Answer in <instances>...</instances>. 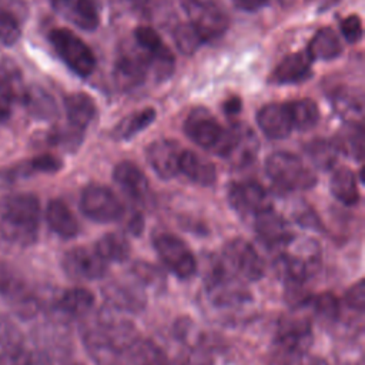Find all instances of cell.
<instances>
[{
    "instance_id": "6da1fadb",
    "label": "cell",
    "mask_w": 365,
    "mask_h": 365,
    "mask_svg": "<svg viewBox=\"0 0 365 365\" xmlns=\"http://www.w3.org/2000/svg\"><path fill=\"white\" fill-rule=\"evenodd\" d=\"M40 202L33 194H14L0 201V228L13 242L29 245L36 241Z\"/></svg>"
},
{
    "instance_id": "7a4b0ae2",
    "label": "cell",
    "mask_w": 365,
    "mask_h": 365,
    "mask_svg": "<svg viewBox=\"0 0 365 365\" xmlns=\"http://www.w3.org/2000/svg\"><path fill=\"white\" fill-rule=\"evenodd\" d=\"M265 171L275 187L282 191L309 190L317 184L314 171L301 157L288 151L272 153L265 160Z\"/></svg>"
},
{
    "instance_id": "3957f363",
    "label": "cell",
    "mask_w": 365,
    "mask_h": 365,
    "mask_svg": "<svg viewBox=\"0 0 365 365\" xmlns=\"http://www.w3.org/2000/svg\"><path fill=\"white\" fill-rule=\"evenodd\" d=\"M278 264L287 284H304L319 268V245L312 240L295 242L292 238L285 245V251L281 254Z\"/></svg>"
},
{
    "instance_id": "277c9868",
    "label": "cell",
    "mask_w": 365,
    "mask_h": 365,
    "mask_svg": "<svg viewBox=\"0 0 365 365\" xmlns=\"http://www.w3.org/2000/svg\"><path fill=\"white\" fill-rule=\"evenodd\" d=\"M50 43L67 67L80 77H88L96 68V57L91 48L71 30L54 29Z\"/></svg>"
},
{
    "instance_id": "5b68a950",
    "label": "cell",
    "mask_w": 365,
    "mask_h": 365,
    "mask_svg": "<svg viewBox=\"0 0 365 365\" xmlns=\"http://www.w3.org/2000/svg\"><path fill=\"white\" fill-rule=\"evenodd\" d=\"M184 131L191 141L204 150L222 154L228 128H224L208 108H192L185 118Z\"/></svg>"
},
{
    "instance_id": "8992f818",
    "label": "cell",
    "mask_w": 365,
    "mask_h": 365,
    "mask_svg": "<svg viewBox=\"0 0 365 365\" xmlns=\"http://www.w3.org/2000/svg\"><path fill=\"white\" fill-rule=\"evenodd\" d=\"M184 10L202 41L218 38L228 29V16L214 0H184Z\"/></svg>"
},
{
    "instance_id": "52a82bcc",
    "label": "cell",
    "mask_w": 365,
    "mask_h": 365,
    "mask_svg": "<svg viewBox=\"0 0 365 365\" xmlns=\"http://www.w3.org/2000/svg\"><path fill=\"white\" fill-rule=\"evenodd\" d=\"M154 248L163 264L177 278L187 279L197 272L195 257L180 237L170 232L158 234L154 238Z\"/></svg>"
},
{
    "instance_id": "ba28073f",
    "label": "cell",
    "mask_w": 365,
    "mask_h": 365,
    "mask_svg": "<svg viewBox=\"0 0 365 365\" xmlns=\"http://www.w3.org/2000/svg\"><path fill=\"white\" fill-rule=\"evenodd\" d=\"M80 208L87 218L101 224L117 221L124 214V207L118 197L100 184H90L83 190Z\"/></svg>"
},
{
    "instance_id": "9c48e42d",
    "label": "cell",
    "mask_w": 365,
    "mask_h": 365,
    "mask_svg": "<svg viewBox=\"0 0 365 365\" xmlns=\"http://www.w3.org/2000/svg\"><path fill=\"white\" fill-rule=\"evenodd\" d=\"M222 262L241 279L258 281L264 277L262 258L244 238H234L225 244L222 251Z\"/></svg>"
},
{
    "instance_id": "30bf717a",
    "label": "cell",
    "mask_w": 365,
    "mask_h": 365,
    "mask_svg": "<svg viewBox=\"0 0 365 365\" xmlns=\"http://www.w3.org/2000/svg\"><path fill=\"white\" fill-rule=\"evenodd\" d=\"M134 38L137 46L143 50L141 53L147 57L148 67L154 70L157 78L164 80L170 77L174 68V56L164 44L160 34L148 26H140L134 30Z\"/></svg>"
},
{
    "instance_id": "8fae6325",
    "label": "cell",
    "mask_w": 365,
    "mask_h": 365,
    "mask_svg": "<svg viewBox=\"0 0 365 365\" xmlns=\"http://www.w3.org/2000/svg\"><path fill=\"white\" fill-rule=\"evenodd\" d=\"M228 202L240 215H258L272 208L268 191L255 181H235L228 185Z\"/></svg>"
},
{
    "instance_id": "7c38bea8",
    "label": "cell",
    "mask_w": 365,
    "mask_h": 365,
    "mask_svg": "<svg viewBox=\"0 0 365 365\" xmlns=\"http://www.w3.org/2000/svg\"><path fill=\"white\" fill-rule=\"evenodd\" d=\"M61 264L66 274L78 281L100 279L107 272V262L98 255L94 247H74L68 250Z\"/></svg>"
},
{
    "instance_id": "4fadbf2b",
    "label": "cell",
    "mask_w": 365,
    "mask_h": 365,
    "mask_svg": "<svg viewBox=\"0 0 365 365\" xmlns=\"http://www.w3.org/2000/svg\"><path fill=\"white\" fill-rule=\"evenodd\" d=\"M101 294L108 307L118 312L138 314L147 305L145 291L135 279L110 281L101 288Z\"/></svg>"
},
{
    "instance_id": "5bb4252c",
    "label": "cell",
    "mask_w": 365,
    "mask_h": 365,
    "mask_svg": "<svg viewBox=\"0 0 365 365\" xmlns=\"http://www.w3.org/2000/svg\"><path fill=\"white\" fill-rule=\"evenodd\" d=\"M184 148L170 138L155 140L147 148V161L154 173L164 178H173L180 173V158Z\"/></svg>"
},
{
    "instance_id": "9a60e30c",
    "label": "cell",
    "mask_w": 365,
    "mask_h": 365,
    "mask_svg": "<svg viewBox=\"0 0 365 365\" xmlns=\"http://www.w3.org/2000/svg\"><path fill=\"white\" fill-rule=\"evenodd\" d=\"M258 147V138L254 131L247 125L237 124L228 128V145L224 158L234 165L242 167L257 157Z\"/></svg>"
},
{
    "instance_id": "2e32d148",
    "label": "cell",
    "mask_w": 365,
    "mask_h": 365,
    "mask_svg": "<svg viewBox=\"0 0 365 365\" xmlns=\"http://www.w3.org/2000/svg\"><path fill=\"white\" fill-rule=\"evenodd\" d=\"M312 341L309 322L304 319L287 321L281 325L277 335V345L279 351L289 356V361L307 354Z\"/></svg>"
},
{
    "instance_id": "e0dca14e",
    "label": "cell",
    "mask_w": 365,
    "mask_h": 365,
    "mask_svg": "<svg viewBox=\"0 0 365 365\" xmlns=\"http://www.w3.org/2000/svg\"><path fill=\"white\" fill-rule=\"evenodd\" d=\"M254 227L258 238L268 247H285L294 238L288 222L272 208L255 215Z\"/></svg>"
},
{
    "instance_id": "ac0fdd59",
    "label": "cell",
    "mask_w": 365,
    "mask_h": 365,
    "mask_svg": "<svg viewBox=\"0 0 365 365\" xmlns=\"http://www.w3.org/2000/svg\"><path fill=\"white\" fill-rule=\"evenodd\" d=\"M51 6L61 17L83 30H96L100 24L94 0H51Z\"/></svg>"
},
{
    "instance_id": "d6986e66",
    "label": "cell",
    "mask_w": 365,
    "mask_h": 365,
    "mask_svg": "<svg viewBox=\"0 0 365 365\" xmlns=\"http://www.w3.org/2000/svg\"><path fill=\"white\" fill-rule=\"evenodd\" d=\"M83 342L96 365H130L127 354L111 344L96 327L84 331Z\"/></svg>"
},
{
    "instance_id": "ffe728a7",
    "label": "cell",
    "mask_w": 365,
    "mask_h": 365,
    "mask_svg": "<svg viewBox=\"0 0 365 365\" xmlns=\"http://www.w3.org/2000/svg\"><path fill=\"white\" fill-rule=\"evenodd\" d=\"M148 68V60L141 51L124 53L115 61L113 77L118 87L131 90L144 83Z\"/></svg>"
},
{
    "instance_id": "44dd1931",
    "label": "cell",
    "mask_w": 365,
    "mask_h": 365,
    "mask_svg": "<svg viewBox=\"0 0 365 365\" xmlns=\"http://www.w3.org/2000/svg\"><path fill=\"white\" fill-rule=\"evenodd\" d=\"M257 123L261 131L272 140H282L292 131V121L285 103H269L261 107Z\"/></svg>"
},
{
    "instance_id": "7402d4cb",
    "label": "cell",
    "mask_w": 365,
    "mask_h": 365,
    "mask_svg": "<svg viewBox=\"0 0 365 365\" xmlns=\"http://www.w3.org/2000/svg\"><path fill=\"white\" fill-rule=\"evenodd\" d=\"M311 66L312 58L308 56L307 50L288 54L272 70L269 76V83L277 86L302 83L311 76Z\"/></svg>"
},
{
    "instance_id": "603a6c76",
    "label": "cell",
    "mask_w": 365,
    "mask_h": 365,
    "mask_svg": "<svg viewBox=\"0 0 365 365\" xmlns=\"http://www.w3.org/2000/svg\"><path fill=\"white\" fill-rule=\"evenodd\" d=\"M113 180L133 201H143L148 195V181L143 170L133 161H121L113 170Z\"/></svg>"
},
{
    "instance_id": "cb8c5ba5",
    "label": "cell",
    "mask_w": 365,
    "mask_h": 365,
    "mask_svg": "<svg viewBox=\"0 0 365 365\" xmlns=\"http://www.w3.org/2000/svg\"><path fill=\"white\" fill-rule=\"evenodd\" d=\"M180 173L198 185H212L217 170L211 160L192 150H184L180 158Z\"/></svg>"
},
{
    "instance_id": "d4e9b609",
    "label": "cell",
    "mask_w": 365,
    "mask_h": 365,
    "mask_svg": "<svg viewBox=\"0 0 365 365\" xmlns=\"http://www.w3.org/2000/svg\"><path fill=\"white\" fill-rule=\"evenodd\" d=\"M46 220L48 227L61 238H74L80 231L76 215L61 200H51L47 204Z\"/></svg>"
},
{
    "instance_id": "484cf974",
    "label": "cell",
    "mask_w": 365,
    "mask_h": 365,
    "mask_svg": "<svg viewBox=\"0 0 365 365\" xmlns=\"http://www.w3.org/2000/svg\"><path fill=\"white\" fill-rule=\"evenodd\" d=\"M64 108L68 120V125L76 130L84 131V128L96 117V103L86 93H73L64 98Z\"/></svg>"
},
{
    "instance_id": "4316f807",
    "label": "cell",
    "mask_w": 365,
    "mask_h": 365,
    "mask_svg": "<svg viewBox=\"0 0 365 365\" xmlns=\"http://www.w3.org/2000/svg\"><path fill=\"white\" fill-rule=\"evenodd\" d=\"M94 295L81 287L68 288L60 294L56 308L68 318H81L91 312L94 307Z\"/></svg>"
},
{
    "instance_id": "83f0119b",
    "label": "cell",
    "mask_w": 365,
    "mask_h": 365,
    "mask_svg": "<svg viewBox=\"0 0 365 365\" xmlns=\"http://www.w3.org/2000/svg\"><path fill=\"white\" fill-rule=\"evenodd\" d=\"M307 53L312 58V61L334 60L342 53V41L332 29L324 27L314 34L308 44Z\"/></svg>"
},
{
    "instance_id": "f1b7e54d",
    "label": "cell",
    "mask_w": 365,
    "mask_h": 365,
    "mask_svg": "<svg viewBox=\"0 0 365 365\" xmlns=\"http://www.w3.org/2000/svg\"><path fill=\"white\" fill-rule=\"evenodd\" d=\"M21 101L26 104L27 111L38 120H53L58 115L54 98L38 86L26 87Z\"/></svg>"
},
{
    "instance_id": "f546056e",
    "label": "cell",
    "mask_w": 365,
    "mask_h": 365,
    "mask_svg": "<svg viewBox=\"0 0 365 365\" xmlns=\"http://www.w3.org/2000/svg\"><path fill=\"white\" fill-rule=\"evenodd\" d=\"M331 194L345 205H355L359 201L356 177L352 170L341 167L334 171L329 181Z\"/></svg>"
},
{
    "instance_id": "4dcf8cb0",
    "label": "cell",
    "mask_w": 365,
    "mask_h": 365,
    "mask_svg": "<svg viewBox=\"0 0 365 365\" xmlns=\"http://www.w3.org/2000/svg\"><path fill=\"white\" fill-rule=\"evenodd\" d=\"M98 255L108 262H124L128 259L131 247L127 237L121 232H107L94 245Z\"/></svg>"
},
{
    "instance_id": "1f68e13d",
    "label": "cell",
    "mask_w": 365,
    "mask_h": 365,
    "mask_svg": "<svg viewBox=\"0 0 365 365\" xmlns=\"http://www.w3.org/2000/svg\"><path fill=\"white\" fill-rule=\"evenodd\" d=\"M338 151L349 155L354 160H362L364 157V127L362 123H348L334 140Z\"/></svg>"
},
{
    "instance_id": "d6a6232c",
    "label": "cell",
    "mask_w": 365,
    "mask_h": 365,
    "mask_svg": "<svg viewBox=\"0 0 365 365\" xmlns=\"http://www.w3.org/2000/svg\"><path fill=\"white\" fill-rule=\"evenodd\" d=\"M125 354L130 365H168L167 354L150 339H137Z\"/></svg>"
},
{
    "instance_id": "836d02e7",
    "label": "cell",
    "mask_w": 365,
    "mask_h": 365,
    "mask_svg": "<svg viewBox=\"0 0 365 365\" xmlns=\"http://www.w3.org/2000/svg\"><path fill=\"white\" fill-rule=\"evenodd\" d=\"M292 128L299 131H308L314 128L319 121V110L314 100L311 98H299L291 103H287Z\"/></svg>"
},
{
    "instance_id": "e575fe53",
    "label": "cell",
    "mask_w": 365,
    "mask_h": 365,
    "mask_svg": "<svg viewBox=\"0 0 365 365\" xmlns=\"http://www.w3.org/2000/svg\"><path fill=\"white\" fill-rule=\"evenodd\" d=\"M305 150L312 164L319 170L332 168L339 155L335 141L328 138H315L307 144Z\"/></svg>"
},
{
    "instance_id": "d590c367",
    "label": "cell",
    "mask_w": 365,
    "mask_h": 365,
    "mask_svg": "<svg viewBox=\"0 0 365 365\" xmlns=\"http://www.w3.org/2000/svg\"><path fill=\"white\" fill-rule=\"evenodd\" d=\"M0 91L10 103L14 100L21 101L26 91L19 68L9 60L0 61Z\"/></svg>"
},
{
    "instance_id": "8d00e7d4",
    "label": "cell",
    "mask_w": 365,
    "mask_h": 365,
    "mask_svg": "<svg viewBox=\"0 0 365 365\" xmlns=\"http://www.w3.org/2000/svg\"><path fill=\"white\" fill-rule=\"evenodd\" d=\"M0 348L11 358L24 351V335L21 329L4 314H0Z\"/></svg>"
},
{
    "instance_id": "74e56055",
    "label": "cell",
    "mask_w": 365,
    "mask_h": 365,
    "mask_svg": "<svg viewBox=\"0 0 365 365\" xmlns=\"http://www.w3.org/2000/svg\"><path fill=\"white\" fill-rule=\"evenodd\" d=\"M155 118V111L153 108H144L138 113H133L124 117L114 128V135L118 140H128L133 135L148 127Z\"/></svg>"
},
{
    "instance_id": "f35d334b",
    "label": "cell",
    "mask_w": 365,
    "mask_h": 365,
    "mask_svg": "<svg viewBox=\"0 0 365 365\" xmlns=\"http://www.w3.org/2000/svg\"><path fill=\"white\" fill-rule=\"evenodd\" d=\"M334 107L348 123H361L362 103L352 91H339L334 97Z\"/></svg>"
},
{
    "instance_id": "ab89813d",
    "label": "cell",
    "mask_w": 365,
    "mask_h": 365,
    "mask_svg": "<svg viewBox=\"0 0 365 365\" xmlns=\"http://www.w3.org/2000/svg\"><path fill=\"white\" fill-rule=\"evenodd\" d=\"M177 48L184 54H192L204 43L201 36L190 23H180L173 31Z\"/></svg>"
},
{
    "instance_id": "60d3db41",
    "label": "cell",
    "mask_w": 365,
    "mask_h": 365,
    "mask_svg": "<svg viewBox=\"0 0 365 365\" xmlns=\"http://www.w3.org/2000/svg\"><path fill=\"white\" fill-rule=\"evenodd\" d=\"M131 277L143 288L144 287L160 288L164 284V275H163L161 269H158L155 265H151L144 261H138L131 267Z\"/></svg>"
},
{
    "instance_id": "b9f144b4",
    "label": "cell",
    "mask_w": 365,
    "mask_h": 365,
    "mask_svg": "<svg viewBox=\"0 0 365 365\" xmlns=\"http://www.w3.org/2000/svg\"><path fill=\"white\" fill-rule=\"evenodd\" d=\"M315 314L325 321H336L341 314V305L338 298L331 292H324L314 299Z\"/></svg>"
},
{
    "instance_id": "7bdbcfd3",
    "label": "cell",
    "mask_w": 365,
    "mask_h": 365,
    "mask_svg": "<svg viewBox=\"0 0 365 365\" xmlns=\"http://www.w3.org/2000/svg\"><path fill=\"white\" fill-rule=\"evenodd\" d=\"M20 27L17 20L7 11H0V43L13 46L20 38Z\"/></svg>"
},
{
    "instance_id": "ee69618b",
    "label": "cell",
    "mask_w": 365,
    "mask_h": 365,
    "mask_svg": "<svg viewBox=\"0 0 365 365\" xmlns=\"http://www.w3.org/2000/svg\"><path fill=\"white\" fill-rule=\"evenodd\" d=\"M345 304L358 312H364L365 309V282L364 279L356 281L354 285H351L344 297Z\"/></svg>"
},
{
    "instance_id": "f6af8a7d",
    "label": "cell",
    "mask_w": 365,
    "mask_h": 365,
    "mask_svg": "<svg viewBox=\"0 0 365 365\" xmlns=\"http://www.w3.org/2000/svg\"><path fill=\"white\" fill-rule=\"evenodd\" d=\"M11 365H53L48 354L40 349L33 351H21L19 355L13 358Z\"/></svg>"
},
{
    "instance_id": "bcb514c9",
    "label": "cell",
    "mask_w": 365,
    "mask_h": 365,
    "mask_svg": "<svg viewBox=\"0 0 365 365\" xmlns=\"http://www.w3.org/2000/svg\"><path fill=\"white\" fill-rule=\"evenodd\" d=\"M341 34L348 43H356L362 37V21L356 14H351L341 20Z\"/></svg>"
},
{
    "instance_id": "7dc6e473",
    "label": "cell",
    "mask_w": 365,
    "mask_h": 365,
    "mask_svg": "<svg viewBox=\"0 0 365 365\" xmlns=\"http://www.w3.org/2000/svg\"><path fill=\"white\" fill-rule=\"evenodd\" d=\"M61 160L51 155V154H43V155H37L36 158L31 160L30 167L34 171H40V173H56L61 168Z\"/></svg>"
},
{
    "instance_id": "c3c4849f",
    "label": "cell",
    "mask_w": 365,
    "mask_h": 365,
    "mask_svg": "<svg viewBox=\"0 0 365 365\" xmlns=\"http://www.w3.org/2000/svg\"><path fill=\"white\" fill-rule=\"evenodd\" d=\"M295 221L304 227V228H309V230H321V221L318 218V215L314 212V210H311L309 207H304V208H298L294 212Z\"/></svg>"
},
{
    "instance_id": "681fc988",
    "label": "cell",
    "mask_w": 365,
    "mask_h": 365,
    "mask_svg": "<svg viewBox=\"0 0 365 365\" xmlns=\"http://www.w3.org/2000/svg\"><path fill=\"white\" fill-rule=\"evenodd\" d=\"M289 365H329V364L321 356L304 354V355H299V356L291 359Z\"/></svg>"
},
{
    "instance_id": "f907efd6",
    "label": "cell",
    "mask_w": 365,
    "mask_h": 365,
    "mask_svg": "<svg viewBox=\"0 0 365 365\" xmlns=\"http://www.w3.org/2000/svg\"><path fill=\"white\" fill-rule=\"evenodd\" d=\"M232 1L238 9H242L245 11H254L265 6L269 0H232Z\"/></svg>"
},
{
    "instance_id": "816d5d0a",
    "label": "cell",
    "mask_w": 365,
    "mask_h": 365,
    "mask_svg": "<svg viewBox=\"0 0 365 365\" xmlns=\"http://www.w3.org/2000/svg\"><path fill=\"white\" fill-rule=\"evenodd\" d=\"M241 110V100L238 97H231L224 103V113L228 115L237 114Z\"/></svg>"
},
{
    "instance_id": "f5cc1de1",
    "label": "cell",
    "mask_w": 365,
    "mask_h": 365,
    "mask_svg": "<svg viewBox=\"0 0 365 365\" xmlns=\"http://www.w3.org/2000/svg\"><path fill=\"white\" fill-rule=\"evenodd\" d=\"M144 222H143V217L140 214H135L130 221H128V231L133 235H140V232L143 231Z\"/></svg>"
},
{
    "instance_id": "db71d44e",
    "label": "cell",
    "mask_w": 365,
    "mask_h": 365,
    "mask_svg": "<svg viewBox=\"0 0 365 365\" xmlns=\"http://www.w3.org/2000/svg\"><path fill=\"white\" fill-rule=\"evenodd\" d=\"M10 114V101L9 98L0 91V123L7 120Z\"/></svg>"
},
{
    "instance_id": "11a10c76",
    "label": "cell",
    "mask_w": 365,
    "mask_h": 365,
    "mask_svg": "<svg viewBox=\"0 0 365 365\" xmlns=\"http://www.w3.org/2000/svg\"><path fill=\"white\" fill-rule=\"evenodd\" d=\"M67 365H83V364H78V362H71V364H67Z\"/></svg>"
},
{
    "instance_id": "9f6ffc18",
    "label": "cell",
    "mask_w": 365,
    "mask_h": 365,
    "mask_svg": "<svg viewBox=\"0 0 365 365\" xmlns=\"http://www.w3.org/2000/svg\"><path fill=\"white\" fill-rule=\"evenodd\" d=\"M0 365H1V364H0Z\"/></svg>"
}]
</instances>
